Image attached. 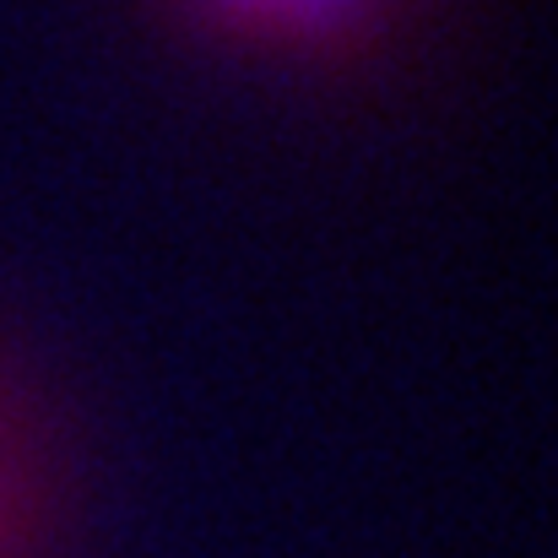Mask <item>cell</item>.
Returning a JSON list of instances; mask_svg holds the SVG:
<instances>
[{"instance_id": "cell-1", "label": "cell", "mask_w": 558, "mask_h": 558, "mask_svg": "<svg viewBox=\"0 0 558 558\" xmlns=\"http://www.w3.org/2000/svg\"><path fill=\"white\" fill-rule=\"evenodd\" d=\"M439 0H153L180 38L293 76H359L417 38Z\"/></svg>"}, {"instance_id": "cell-2", "label": "cell", "mask_w": 558, "mask_h": 558, "mask_svg": "<svg viewBox=\"0 0 558 558\" xmlns=\"http://www.w3.org/2000/svg\"><path fill=\"white\" fill-rule=\"evenodd\" d=\"M65 510L60 445L33 379L0 353V558H54Z\"/></svg>"}]
</instances>
